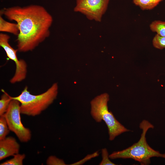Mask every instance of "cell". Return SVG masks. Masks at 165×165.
<instances>
[{
	"label": "cell",
	"instance_id": "cell-1",
	"mask_svg": "<svg viewBox=\"0 0 165 165\" xmlns=\"http://www.w3.org/2000/svg\"><path fill=\"white\" fill-rule=\"evenodd\" d=\"M0 13L18 24L19 32L16 41L20 52L32 51L50 36L53 18L43 7H13L4 9Z\"/></svg>",
	"mask_w": 165,
	"mask_h": 165
},
{
	"label": "cell",
	"instance_id": "cell-2",
	"mask_svg": "<svg viewBox=\"0 0 165 165\" xmlns=\"http://www.w3.org/2000/svg\"><path fill=\"white\" fill-rule=\"evenodd\" d=\"M139 127L142 133L139 140L126 149L113 152L109 155L110 159H132L138 161L141 165H147L150 163V159L152 157L165 158V153L161 154L154 150L147 142L146 134L149 129L154 128L153 125L148 120H143L140 123Z\"/></svg>",
	"mask_w": 165,
	"mask_h": 165
},
{
	"label": "cell",
	"instance_id": "cell-3",
	"mask_svg": "<svg viewBox=\"0 0 165 165\" xmlns=\"http://www.w3.org/2000/svg\"><path fill=\"white\" fill-rule=\"evenodd\" d=\"M26 86L21 94L12 99L20 103L21 114L35 116L40 114L51 105L56 98L58 93L57 83H54L46 91L38 95L32 94Z\"/></svg>",
	"mask_w": 165,
	"mask_h": 165
},
{
	"label": "cell",
	"instance_id": "cell-4",
	"mask_svg": "<svg viewBox=\"0 0 165 165\" xmlns=\"http://www.w3.org/2000/svg\"><path fill=\"white\" fill-rule=\"evenodd\" d=\"M109 96L107 93L98 95L90 102V114L97 123L103 121L108 129L109 139L112 141L121 134L130 131L116 118L112 112L109 111L108 103Z\"/></svg>",
	"mask_w": 165,
	"mask_h": 165
},
{
	"label": "cell",
	"instance_id": "cell-5",
	"mask_svg": "<svg viewBox=\"0 0 165 165\" xmlns=\"http://www.w3.org/2000/svg\"><path fill=\"white\" fill-rule=\"evenodd\" d=\"M20 103L12 99L6 112L3 114L10 131L13 132L22 142H27L31 138L30 130L22 123L20 117Z\"/></svg>",
	"mask_w": 165,
	"mask_h": 165
},
{
	"label": "cell",
	"instance_id": "cell-6",
	"mask_svg": "<svg viewBox=\"0 0 165 165\" xmlns=\"http://www.w3.org/2000/svg\"><path fill=\"white\" fill-rule=\"evenodd\" d=\"M10 36L2 33L0 34V46L6 53L7 56L13 61L15 64L16 70L13 76L10 80L11 83L14 84L20 82L26 78L27 74V64L23 59L19 60L17 56V49L13 48L9 44Z\"/></svg>",
	"mask_w": 165,
	"mask_h": 165
},
{
	"label": "cell",
	"instance_id": "cell-7",
	"mask_svg": "<svg viewBox=\"0 0 165 165\" xmlns=\"http://www.w3.org/2000/svg\"><path fill=\"white\" fill-rule=\"evenodd\" d=\"M109 0H76L75 12L84 15L90 20L100 22L106 12Z\"/></svg>",
	"mask_w": 165,
	"mask_h": 165
},
{
	"label": "cell",
	"instance_id": "cell-8",
	"mask_svg": "<svg viewBox=\"0 0 165 165\" xmlns=\"http://www.w3.org/2000/svg\"><path fill=\"white\" fill-rule=\"evenodd\" d=\"M20 145L14 137H6L0 140V160L19 153Z\"/></svg>",
	"mask_w": 165,
	"mask_h": 165
},
{
	"label": "cell",
	"instance_id": "cell-9",
	"mask_svg": "<svg viewBox=\"0 0 165 165\" xmlns=\"http://www.w3.org/2000/svg\"><path fill=\"white\" fill-rule=\"evenodd\" d=\"M0 31L12 33L17 36L19 30L18 24L16 23H11L5 20L0 16Z\"/></svg>",
	"mask_w": 165,
	"mask_h": 165
},
{
	"label": "cell",
	"instance_id": "cell-10",
	"mask_svg": "<svg viewBox=\"0 0 165 165\" xmlns=\"http://www.w3.org/2000/svg\"><path fill=\"white\" fill-rule=\"evenodd\" d=\"M163 0H132L134 3L142 10H150L154 8Z\"/></svg>",
	"mask_w": 165,
	"mask_h": 165
},
{
	"label": "cell",
	"instance_id": "cell-11",
	"mask_svg": "<svg viewBox=\"0 0 165 165\" xmlns=\"http://www.w3.org/2000/svg\"><path fill=\"white\" fill-rule=\"evenodd\" d=\"M149 28L152 31L156 32L160 36L165 37V21H153L150 24Z\"/></svg>",
	"mask_w": 165,
	"mask_h": 165
},
{
	"label": "cell",
	"instance_id": "cell-12",
	"mask_svg": "<svg viewBox=\"0 0 165 165\" xmlns=\"http://www.w3.org/2000/svg\"><path fill=\"white\" fill-rule=\"evenodd\" d=\"M3 94L0 100V116L3 115L7 111L12 99L4 90H2Z\"/></svg>",
	"mask_w": 165,
	"mask_h": 165
},
{
	"label": "cell",
	"instance_id": "cell-13",
	"mask_svg": "<svg viewBox=\"0 0 165 165\" xmlns=\"http://www.w3.org/2000/svg\"><path fill=\"white\" fill-rule=\"evenodd\" d=\"M13 157L0 164L1 165H22L23 161L25 157L24 154H20L19 153L14 155Z\"/></svg>",
	"mask_w": 165,
	"mask_h": 165
},
{
	"label": "cell",
	"instance_id": "cell-14",
	"mask_svg": "<svg viewBox=\"0 0 165 165\" xmlns=\"http://www.w3.org/2000/svg\"><path fill=\"white\" fill-rule=\"evenodd\" d=\"M10 131L4 116H0V140L6 138Z\"/></svg>",
	"mask_w": 165,
	"mask_h": 165
},
{
	"label": "cell",
	"instance_id": "cell-15",
	"mask_svg": "<svg viewBox=\"0 0 165 165\" xmlns=\"http://www.w3.org/2000/svg\"><path fill=\"white\" fill-rule=\"evenodd\" d=\"M152 44L156 48L160 50L165 48V37L156 34L152 39Z\"/></svg>",
	"mask_w": 165,
	"mask_h": 165
},
{
	"label": "cell",
	"instance_id": "cell-16",
	"mask_svg": "<svg viewBox=\"0 0 165 165\" xmlns=\"http://www.w3.org/2000/svg\"><path fill=\"white\" fill-rule=\"evenodd\" d=\"M101 156L102 160L99 163L100 165H116L110 160L109 155L107 148H104L101 149Z\"/></svg>",
	"mask_w": 165,
	"mask_h": 165
},
{
	"label": "cell",
	"instance_id": "cell-17",
	"mask_svg": "<svg viewBox=\"0 0 165 165\" xmlns=\"http://www.w3.org/2000/svg\"><path fill=\"white\" fill-rule=\"evenodd\" d=\"M46 163L48 165H66L62 159L58 158L55 156H50L47 158Z\"/></svg>",
	"mask_w": 165,
	"mask_h": 165
},
{
	"label": "cell",
	"instance_id": "cell-18",
	"mask_svg": "<svg viewBox=\"0 0 165 165\" xmlns=\"http://www.w3.org/2000/svg\"><path fill=\"white\" fill-rule=\"evenodd\" d=\"M98 155V152L97 151L96 152L92 154H90V155H87V156H86L82 160H81L80 161L76 162L73 164L71 165H79L84 163L86 161L91 159L92 158H94L95 157L97 156Z\"/></svg>",
	"mask_w": 165,
	"mask_h": 165
}]
</instances>
